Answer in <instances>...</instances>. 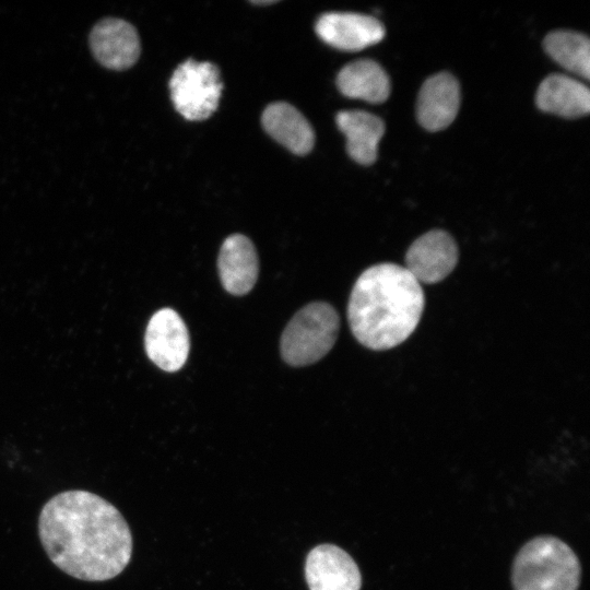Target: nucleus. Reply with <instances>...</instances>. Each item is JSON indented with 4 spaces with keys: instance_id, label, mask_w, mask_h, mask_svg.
Instances as JSON below:
<instances>
[{
    "instance_id": "obj_16",
    "label": "nucleus",
    "mask_w": 590,
    "mask_h": 590,
    "mask_svg": "<svg viewBox=\"0 0 590 590\" xmlns=\"http://www.w3.org/2000/svg\"><path fill=\"white\" fill-rule=\"evenodd\" d=\"M340 92L369 103H382L390 94V80L374 60L358 59L344 66L337 78Z\"/></svg>"
},
{
    "instance_id": "obj_13",
    "label": "nucleus",
    "mask_w": 590,
    "mask_h": 590,
    "mask_svg": "<svg viewBox=\"0 0 590 590\" xmlns=\"http://www.w3.org/2000/svg\"><path fill=\"white\" fill-rule=\"evenodd\" d=\"M261 122L264 130L279 143L297 155L311 151L315 133L304 115L285 102L266 107Z\"/></svg>"
},
{
    "instance_id": "obj_15",
    "label": "nucleus",
    "mask_w": 590,
    "mask_h": 590,
    "mask_svg": "<svg viewBox=\"0 0 590 590\" xmlns=\"http://www.w3.org/2000/svg\"><path fill=\"white\" fill-rule=\"evenodd\" d=\"M337 125L346 138L349 155L359 164H373L385 133L384 121L367 111L342 110L337 115Z\"/></svg>"
},
{
    "instance_id": "obj_7",
    "label": "nucleus",
    "mask_w": 590,
    "mask_h": 590,
    "mask_svg": "<svg viewBox=\"0 0 590 590\" xmlns=\"http://www.w3.org/2000/svg\"><path fill=\"white\" fill-rule=\"evenodd\" d=\"M458 257V246L452 236L434 229L412 243L405 253L404 268L420 284H435L452 272Z\"/></svg>"
},
{
    "instance_id": "obj_3",
    "label": "nucleus",
    "mask_w": 590,
    "mask_h": 590,
    "mask_svg": "<svg viewBox=\"0 0 590 590\" xmlns=\"http://www.w3.org/2000/svg\"><path fill=\"white\" fill-rule=\"evenodd\" d=\"M581 567L568 544L552 535L528 541L511 570L514 590H578Z\"/></svg>"
},
{
    "instance_id": "obj_5",
    "label": "nucleus",
    "mask_w": 590,
    "mask_h": 590,
    "mask_svg": "<svg viewBox=\"0 0 590 590\" xmlns=\"http://www.w3.org/2000/svg\"><path fill=\"white\" fill-rule=\"evenodd\" d=\"M170 97L188 120H203L217 108L223 90L217 67L209 61L187 59L169 80Z\"/></svg>"
},
{
    "instance_id": "obj_11",
    "label": "nucleus",
    "mask_w": 590,
    "mask_h": 590,
    "mask_svg": "<svg viewBox=\"0 0 590 590\" xmlns=\"http://www.w3.org/2000/svg\"><path fill=\"white\" fill-rule=\"evenodd\" d=\"M460 107V86L453 75L440 72L422 85L416 104L417 119L429 131L447 128Z\"/></svg>"
},
{
    "instance_id": "obj_9",
    "label": "nucleus",
    "mask_w": 590,
    "mask_h": 590,
    "mask_svg": "<svg viewBox=\"0 0 590 590\" xmlns=\"http://www.w3.org/2000/svg\"><path fill=\"white\" fill-rule=\"evenodd\" d=\"M318 36L327 44L347 51L364 49L379 43L385 27L377 19L353 12H329L316 23Z\"/></svg>"
},
{
    "instance_id": "obj_8",
    "label": "nucleus",
    "mask_w": 590,
    "mask_h": 590,
    "mask_svg": "<svg viewBox=\"0 0 590 590\" xmlns=\"http://www.w3.org/2000/svg\"><path fill=\"white\" fill-rule=\"evenodd\" d=\"M305 576L309 590H359L358 566L341 547L320 544L307 555Z\"/></svg>"
},
{
    "instance_id": "obj_6",
    "label": "nucleus",
    "mask_w": 590,
    "mask_h": 590,
    "mask_svg": "<svg viewBox=\"0 0 590 590\" xmlns=\"http://www.w3.org/2000/svg\"><path fill=\"white\" fill-rule=\"evenodd\" d=\"M149 358L165 371L180 369L189 354V333L181 317L170 308L156 311L145 331Z\"/></svg>"
},
{
    "instance_id": "obj_17",
    "label": "nucleus",
    "mask_w": 590,
    "mask_h": 590,
    "mask_svg": "<svg viewBox=\"0 0 590 590\" xmlns=\"http://www.w3.org/2000/svg\"><path fill=\"white\" fill-rule=\"evenodd\" d=\"M543 45L548 56L558 64L589 80L590 42L586 35L564 30L554 31L546 35Z\"/></svg>"
},
{
    "instance_id": "obj_14",
    "label": "nucleus",
    "mask_w": 590,
    "mask_h": 590,
    "mask_svg": "<svg viewBox=\"0 0 590 590\" xmlns=\"http://www.w3.org/2000/svg\"><path fill=\"white\" fill-rule=\"evenodd\" d=\"M535 103L543 111L566 118H578L590 110V92L580 81L556 73L541 82Z\"/></svg>"
},
{
    "instance_id": "obj_4",
    "label": "nucleus",
    "mask_w": 590,
    "mask_h": 590,
    "mask_svg": "<svg viewBox=\"0 0 590 590\" xmlns=\"http://www.w3.org/2000/svg\"><path fill=\"white\" fill-rule=\"evenodd\" d=\"M339 328V314L330 304L306 305L293 316L282 333V358L292 366L321 359L334 345Z\"/></svg>"
},
{
    "instance_id": "obj_2",
    "label": "nucleus",
    "mask_w": 590,
    "mask_h": 590,
    "mask_svg": "<svg viewBox=\"0 0 590 590\" xmlns=\"http://www.w3.org/2000/svg\"><path fill=\"white\" fill-rule=\"evenodd\" d=\"M424 305L421 284L404 267L378 263L357 278L349 298L347 320L361 344L384 351L413 333Z\"/></svg>"
},
{
    "instance_id": "obj_18",
    "label": "nucleus",
    "mask_w": 590,
    "mask_h": 590,
    "mask_svg": "<svg viewBox=\"0 0 590 590\" xmlns=\"http://www.w3.org/2000/svg\"><path fill=\"white\" fill-rule=\"evenodd\" d=\"M253 3L256 4H271V3H274L275 1L273 0H266V1H261V0H257V1H252Z\"/></svg>"
},
{
    "instance_id": "obj_1",
    "label": "nucleus",
    "mask_w": 590,
    "mask_h": 590,
    "mask_svg": "<svg viewBox=\"0 0 590 590\" xmlns=\"http://www.w3.org/2000/svg\"><path fill=\"white\" fill-rule=\"evenodd\" d=\"M38 538L51 563L83 581L120 575L132 556L131 530L108 500L84 489L56 494L38 516Z\"/></svg>"
},
{
    "instance_id": "obj_12",
    "label": "nucleus",
    "mask_w": 590,
    "mask_h": 590,
    "mask_svg": "<svg viewBox=\"0 0 590 590\" xmlns=\"http://www.w3.org/2000/svg\"><path fill=\"white\" fill-rule=\"evenodd\" d=\"M217 269L223 287L233 295L251 291L258 278V257L252 241L241 234L228 236L221 246Z\"/></svg>"
},
{
    "instance_id": "obj_10",
    "label": "nucleus",
    "mask_w": 590,
    "mask_h": 590,
    "mask_svg": "<svg viewBox=\"0 0 590 590\" xmlns=\"http://www.w3.org/2000/svg\"><path fill=\"white\" fill-rule=\"evenodd\" d=\"M94 57L104 67L123 70L140 56V39L135 28L121 19L108 17L98 22L90 36Z\"/></svg>"
}]
</instances>
